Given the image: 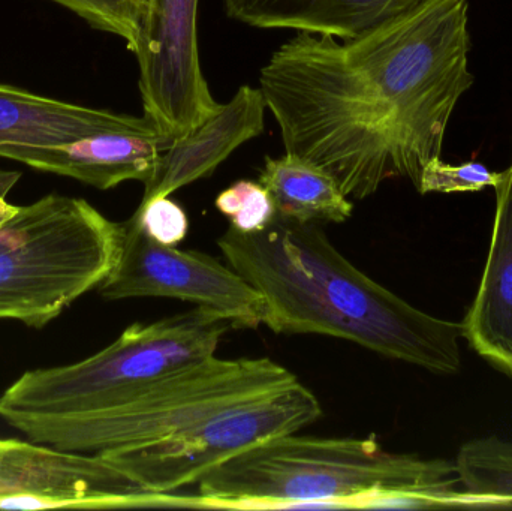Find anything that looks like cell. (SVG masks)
<instances>
[{
	"label": "cell",
	"mask_w": 512,
	"mask_h": 511,
	"mask_svg": "<svg viewBox=\"0 0 512 511\" xmlns=\"http://www.w3.org/2000/svg\"><path fill=\"white\" fill-rule=\"evenodd\" d=\"M258 182L270 194L276 215L298 224H343L354 212L351 198L327 171L292 153L267 156Z\"/></svg>",
	"instance_id": "obj_16"
},
{
	"label": "cell",
	"mask_w": 512,
	"mask_h": 511,
	"mask_svg": "<svg viewBox=\"0 0 512 511\" xmlns=\"http://www.w3.org/2000/svg\"><path fill=\"white\" fill-rule=\"evenodd\" d=\"M125 225L81 198L51 194L0 227V320L41 329L104 282Z\"/></svg>",
	"instance_id": "obj_6"
},
{
	"label": "cell",
	"mask_w": 512,
	"mask_h": 511,
	"mask_svg": "<svg viewBox=\"0 0 512 511\" xmlns=\"http://www.w3.org/2000/svg\"><path fill=\"white\" fill-rule=\"evenodd\" d=\"M218 245L264 297L271 332L331 336L435 374L459 372L463 323L432 317L370 279L315 224L276 215L254 233L228 228Z\"/></svg>",
	"instance_id": "obj_2"
},
{
	"label": "cell",
	"mask_w": 512,
	"mask_h": 511,
	"mask_svg": "<svg viewBox=\"0 0 512 511\" xmlns=\"http://www.w3.org/2000/svg\"><path fill=\"white\" fill-rule=\"evenodd\" d=\"M264 95L259 87L240 86L206 122L192 129L162 152L155 176L144 185L143 200L170 197L183 186L210 176L240 146L264 131Z\"/></svg>",
	"instance_id": "obj_12"
},
{
	"label": "cell",
	"mask_w": 512,
	"mask_h": 511,
	"mask_svg": "<svg viewBox=\"0 0 512 511\" xmlns=\"http://www.w3.org/2000/svg\"><path fill=\"white\" fill-rule=\"evenodd\" d=\"M17 212V206H12V204H9L8 201L5 200V197H0V227Z\"/></svg>",
	"instance_id": "obj_23"
},
{
	"label": "cell",
	"mask_w": 512,
	"mask_h": 511,
	"mask_svg": "<svg viewBox=\"0 0 512 511\" xmlns=\"http://www.w3.org/2000/svg\"><path fill=\"white\" fill-rule=\"evenodd\" d=\"M216 209L242 233L264 230L276 218V207L259 182L239 180L216 198Z\"/></svg>",
	"instance_id": "obj_19"
},
{
	"label": "cell",
	"mask_w": 512,
	"mask_h": 511,
	"mask_svg": "<svg viewBox=\"0 0 512 511\" xmlns=\"http://www.w3.org/2000/svg\"><path fill=\"white\" fill-rule=\"evenodd\" d=\"M427 0H222L228 17L256 29L354 38Z\"/></svg>",
	"instance_id": "obj_14"
},
{
	"label": "cell",
	"mask_w": 512,
	"mask_h": 511,
	"mask_svg": "<svg viewBox=\"0 0 512 511\" xmlns=\"http://www.w3.org/2000/svg\"><path fill=\"white\" fill-rule=\"evenodd\" d=\"M297 377L274 360L213 356L161 378L132 398L93 413L26 419L15 429L27 440L80 453L141 446L203 420L276 395Z\"/></svg>",
	"instance_id": "obj_4"
},
{
	"label": "cell",
	"mask_w": 512,
	"mask_h": 511,
	"mask_svg": "<svg viewBox=\"0 0 512 511\" xmlns=\"http://www.w3.org/2000/svg\"><path fill=\"white\" fill-rule=\"evenodd\" d=\"M171 143L173 138L143 114L125 128L96 132L69 143L2 147L0 158L72 177L105 191L129 180L146 185L155 176L159 158Z\"/></svg>",
	"instance_id": "obj_11"
},
{
	"label": "cell",
	"mask_w": 512,
	"mask_h": 511,
	"mask_svg": "<svg viewBox=\"0 0 512 511\" xmlns=\"http://www.w3.org/2000/svg\"><path fill=\"white\" fill-rule=\"evenodd\" d=\"M454 467L472 509L512 507V441H469L457 453Z\"/></svg>",
	"instance_id": "obj_17"
},
{
	"label": "cell",
	"mask_w": 512,
	"mask_h": 511,
	"mask_svg": "<svg viewBox=\"0 0 512 511\" xmlns=\"http://www.w3.org/2000/svg\"><path fill=\"white\" fill-rule=\"evenodd\" d=\"M123 225L122 254L98 287L104 299H177L219 312L234 329L264 326V297L230 264L225 266L204 252L180 251L155 242L134 216Z\"/></svg>",
	"instance_id": "obj_8"
},
{
	"label": "cell",
	"mask_w": 512,
	"mask_h": 511,
	"mask_svg": "<svg viewBox=\"0 0 512 511\" xmlns=\"http://www.w3.org/2000/svg\"><path fill=\"white\" fill-rule=\"evenodd\" d=\"M155 504V494L143 491L101 453L0 440V510L129 509Z\"/></svg>",
	"instance_id": "obj_10"
},
{
	"label": "cell",
	"mask_w": 512,
	"mask_h": 511,
	"mask_svg": "<svg viewBox=\"0 0 512 511\" xmlns=\"http://www.w3.org/2000/svg\"><path fill=\"white\" fill-rule=\"evenodd\" d=\"M188 507L304 510L330 501L339 510L469 507L456 467L382 449L375 438L283 435L204 474Z\"/></svg>",
	"instance_id": "obj_3"
},
{
	"label": "cell",
	"mask_w": 512,
	"mask_h": 511,
	"mask_svg": "<svg viewBox=\"0 0 512 511\" xmlns=\"http://www.w3.org/2000/svg\"><path fill=\"white\" fill-rule=\"evenodd\" d=\"M231 329L227 317L201 306L155 323L132 324L89 359L26 372L0 396V417L14 425L114 407L161 378L216 356Z\"/></svg>",
	"instance_id": "obj_5"
},
{
	"label": "cell",
	"mask_w": 512,
	"mask_h": 511,
	"mask_svg": "<svg viewBox=\"0 0 512 511\" xmlns=\"http://www.w3.org/2000/svg\"><path fill=\"white\" fill-rule=\"evenodd\" d=\"M492 240L477 296L463 323L478 356L512 377V164L496 186Z\"/></svg>",
	"instance_id": "obj_13"
},
{
	"label": "cell",
	"mask_w": 512,
	"mask_h": 511,
	"mask_svg": "<svg viewBox=\"0 0 512 511\" xmlns=\"http://www.w3.org/2000/svg\"><path fill=\"white\" fill-rule=\"evenodd\" d=\"M137 117L0 83V149L69 143L96 132L125 128Z\"/></svg>",
	"instance_id": "obj_15"
},
{
	"label": "cell",
	"mask_w": 512,
	"mask_h": 511,
	"mask_svg": "<svg viewBox=\"0 0 512 511\" xmlns=\"http://www.w3.org/2000/svg\"><path fill=\"white\" fill-rule=\"evenodd\" d=\"M20 177L21 173H18V171L0 170V197H6V194L14 188Z\"/></svg>",
	"instance_id": "obj_22"
},
{
	"label": "cell",
	"mask_w": 512,
	"mask_h": 511,
	"mask_svg": "<svg viewBox=\"0 0 512 511\" xmlns=\"http://www.w3.org/2000/svg\"><path fill=\"white\" fill-rule=\"evenodd\" d=\"M132 216L150 239L162 245L176 246L188 236V215L170 197L141 201Z\"/></svg>",
	"instance_id": "obj_21"
},
{
	"label": "cell",
	"mask_w": 512,
	"mask_h": 511,
	"mask_svg": "<svg viewBox=\"0 0 512 511\" xmlns=\"http://www.w3.org/2000/svg\"><path fill=\"white\" fill-rule=\"evenodd\" d=\"M468 0H427L354 38L297 32L259 89L286 153L327 171L351 200L391 179L415 188L441 158L469 71Z\"/></svg>",
	"instance_id": "obj_1"
},
{
	"label": "cell",
	"mask_w": 512,
	"mask_h": 511,
	"mask_svg": "<svg viewBox=\"0 0 512 511\" xmlns=\"http://www.w3.org/2000/svg\"><path fill=\"white\" fill-rule=\"evenodd\" d=\"M198 0H147L135 57L144 114L179 138L221 108L201 69Z\"/></svg>",
	"instance_id": "obj_9"
},
{
	"label": "cell",
	"mask_w": 512,
	"mask_h": 511,
	"mask_svg": "<svg viewBox=\"0 0 512 511\" xmlns=\"http://www.w3.org/2000/svg\"><path fill=\"white\" fill-rule=\"evenodd\" d=\"M502 179H504V171L495 173L480 162L450 165L442 162L441 158H436L424 167L417 189L420 194L478 192L489 186L496 188Z\"/></svg>",
	"instance_id": "obj_20"
},
{
	"label": "cell",
	"mask_w": 512,
	"mask_h": 511,
	"mask_svg": "<svg viewBox=\"0 0 512 511\" xmlns=\"http://www.w3.org/2000/svg\"><path fill=\"white\" fill-rule=\"evenodd\" d=\"M321 416L315 393L297 381L276 395L210 417L170 437L101 455L143 491L167 495L197 485L204 474L252 447L297 434Z\"/></svg>",
	"instance_id": "obj_7"
},
{
	"label": "cell",
	"mask_w": 512,
	"mask_h": 511,
	"mask_svg": "<svg viewBox=\"0 0 512 511\" xmlns=\"http://www.w3.org/2000/svg\"><path fill=\"white\" fill-rule=\"evenodd\" d=\"M83 18L93 29L122 39L135 54L140 44L141 26L147 0H50Z\"/></svg>",
	"instance_id": "obj_18"
}]
</instances>
